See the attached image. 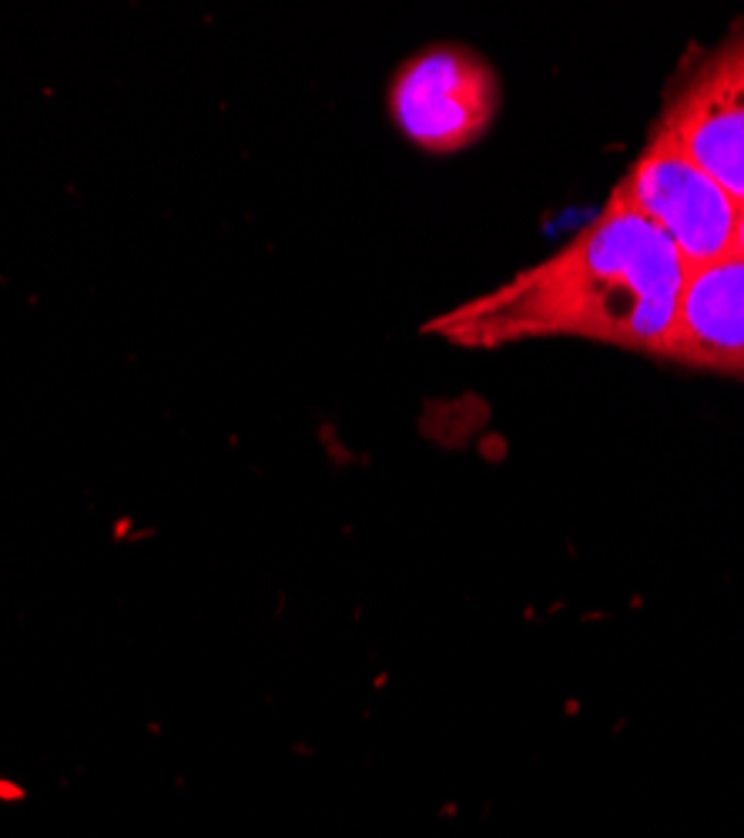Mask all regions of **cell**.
Segmentation results:
<instances>
[{"label":"cell","instance_id":"6da1fadb","mask_svg":"<svg viewBox=\"0 0 744 838\" xmlns=\"http://www.w3.org/2000/svg\"><path fill=\"white\" fill-rule=\"evenodd\" d=\"M687 265L647 218L614 195L560 252L426 325L453 346L493 349L574 335L661 359Z\"/></svg>","mask_w":744,"mask_h":838},{"label":"cell","instance_id":"7a4b0ae2","mask_svg":"<svg viewBox=\"0 0 744 838\" xmlns=\"http://www.w3.org/2000/svg\"><path fill=\"white\" fill-rule=\"evenodd\" d=\"M610 195L647 218L677 248L687 269L734 255V222L741 205L661 128H654L647 148Z\"/></svg>","mask_w":744,"mask_h":838},{"label":"cell","instance_id":"3957f363","mask_svg":"<svg viewBox=\"0 0 744 838\" xmlns=\"http://www.w3.org/2000/svg\"><path fill=\"white\" fill-rule=\"evenodd\" d=\"M500 107V81L473 50L436 44L399 64L389 84V114L410 144L449 154L486 135Z\"/></svg>","mask_w":744,"mask_h":838},{"label":"cell","instance_id":"277c9868","mask_svg":"<svg viewBox=\"0 0 744 838\" xmlns=\"http://www.w3.org/2000/svg\"><path fill=\"white\" fill-rule=\"evenodd\" d=\"M657 128L744 205V31L691 67Z\"/></svg>","mask_w":744,"mask_h":838},{"label":"cell","instance_id":"5b68a950","mask_svg":"<svg viewBox=\"0 0 744 838\" xmlns=\"http://www.w3.org/2000/svg\"><path fill=\"white\" fill-rule=\"evenodd\" d=\"M661 359L744 379V259L687 269Z\"/></svg>","mask_w":744,"mask_h":838},{"label":"cell","instance_id":"8992f818","mask_svg":"<svg viewBox=\"0 0 744 838\" xmlns=\"http://www.w3.org/2000/svg\"><path fill=\"white\" fill-rule=\"evenodd\" d=\"M734 255L744 259V205L738 208V222H734Z\"/></svg>","mask_w":744,"mask_h":838}]
</instances>
